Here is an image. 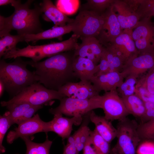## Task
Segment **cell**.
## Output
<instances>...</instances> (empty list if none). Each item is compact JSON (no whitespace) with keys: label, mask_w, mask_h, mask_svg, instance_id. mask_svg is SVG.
<instances>
[{"label":"cell","mask_w":154,"mask_h":154,"mask_svg":"<svg viewBox=\"0 0 154 154\" xmlns=\"http://www.w3.org/2000/svg\"><path fill=\"white\" fill-rule=\"evenodd\" d=\"M53 119L46 122V133L53 132L61 137L63 140L70 135L73 125H78L82 123L83 117H74L69 118L62 116V114L54 115Z\"/></svg>","instance_id":"9a60e30c"},{"label":"cell","mask_w":154,"mask_h":154,"mask_svg":"<svg viewBox=\"0 0 154 154\" xmlns=\"http://www.w3.org/2000/svg\"><path fill=\"white\" fill-rule=\"evenodd\" d=\"M121 98L129 114L140 118L143 116L146 110L144 103L138 96L134 94Z\"/></svg>","instance_id":"603a6c76"},{"label":"cell","mask_w":154,"mask_h":154,"mask_svg":"<svg viewBox=\"0 0 154 154\" xmlns=\"http://www.w3.org/2000/svg\"><path fill=\"white\" fill-rule=\"evenodd\" d=\"M46 122L42 120L37 114L29 120L18 125L14 130L10 131L7 136V141L11 144L19 137L33 135L37 133H46Z\"/></svg>","instance_id":"7c38bea8"},{"label":"cell","mask_w":154,"mask_h":154,"mask_svg":"<svg viewBox=\"0 0 154 154\" xmlns=\"http://www.w3.org/2000/svg\"><path fill=\"white\" fill-rule=\"evenodd\" d=\"M125 1L131 8L136 12L140 4L141 0H125Z\"/></svg>","instance_id":"bcb514c9"},{"label":"cell","mask_w":154,"mask_h":154,"mask_svg":"<svg viewBox=\"0 0 154 154\" xmlns=\"http://www.w3.org/2000/svg\"><path fill=\"white\" fill-rule=\"evenodd\" d=\"M98 65V69L95 76H98L110 72L109 64L104 53L100 58V63Z\"/></svg>","instance_id":"7bdbcfd3"},{"label":"cell","mask_w":154,"mask_h":154,"mask_svg":"<svg viewBox=\"0 0 154 154\" xmlns=\"http://www.w3.org/2000/svg\"><path fill=\"white\" fill-rule=\"evenodd\" d=\"M89 120L95 126V129L104 139L110 143L116 137L117 130L111 121L105 117L99 116L92 110L88 113Z\"/></svg>","instance_id":"ffe728a7"},{"label":"cell","mask_w":154,"mask_h":154,"mask_svg":"<svg viewBox=\"0 0 154 154\" xmlns=\"http://www.w3.org/2000/svg\"><path fill=\"white\" fill-rule=\"evenodd\" d=\"M83 154H97L90 136L83 149Z\"/></svg>","instance_id":"f6af8a7d"},{"label":"cell","mask_w":154,"mask_h":154,"mask_svg":"<svg viewBox=\"0 0 154 154\" xmlns=\"http://www.w3.org/2000/svg\"><path fill=\"white\" fill-rule=\"evenodd\" d=\"M102 96V109L106 119L111 121H119L129 114L116 90L105 92Z\"/></svg>","instance_id":"30bf717a"},{"label":"cell","mask_w":154,"mask_h":154,"mask_svg":"<svg viewBox=\"0 0 154 154\" xmlns=\"http://www.w3.org/2000/svg\"><path fill=\"white\" fill-rule=\"evenodd\" d=\"M67 143L64 146L63 154H79L73 135L67 139Z\"/></svg>","instance_id":"b9f144b4"},{"label":"cell","mask_w":154,"mask_h":154,"mask_svg":"<svg viewBox=\"0 0 154 154\" xmlns=\"http://www.w3.org/2000/svg\"><path fill=\"white\" fill-rule=\"evenodd\" d=\"M133 29L132 37L139 52H147L154 48V24L151 18L140 20Z\"/></svg>","instance_id":"9c48e42d"},{"label":"cell","mask_w":154,"mask_h":154,"mask_svg":"<svg viewBox=\"0 0 154 154\" xmlns=\"http://www.w3.org/2000/svg\"><path fill=\"white\" fill-rule=\"evenodd\" d=\"M75 56L64 52L41 62L32 60L27 63L35 69L37 81L47 89L58 91L63 86L76 78L72 67Z\"/></svg>","instance_id":"6da1fadb"},{"label":"cell","mask_w":154,"mask_h":154,"mask_svg":"<svg viewBox=\"0 0 154 154\" xmlns=\"http://www.w3.org/2000/svg\"><path fill=\"white\" fill-rule=\"evenodd\" d=\"M137 132L141 141L154 140V119L138 125Z\"/></svg>","instance_id":"4dcf8cb0"},{"label":"cell","mask_w":154,"mask_h":154,"mask_svg":"<svg viewBox=\"0 0 154 154\" xmlns=\"http://www.w3.org/2000/svg\"><path fill=\"white\" fill-rule=\"evenodd\" d=\"M114 0H88V9L100 14L104 13L112 5Z\"/></svg>","instance_id":"d6a6232c"},{"label":"cell","mask_w":154,"mask_h":154,"mask_svg":"<svg viewBox=\"0 0 154 154\" xmlns=\"http://www.w3.org/2000/svg\"><path fill=\"white\" fill-rule=\"evenodd\" d=\"M33 105L27 103H21L8 105L5 107L6 112L13 124L16 123L18 120L29 108Z\"/></svg>","instance_id":"f1b7e54d"},{"label":"cell","mask_w":154,"mask_h":154,"mask_svg":"<svg viewBox=\"0 0 154 154\" xmlns=\"http://www.w3.org/2000/svg\"><path fill=\"white\" fill-rule=\"evenodd\" d=\"M79 85V82H70L63 86L58 91L64 97L73 98Z\"/></svg>","instance_id":"8d00e7d4"},{"label":"cell","mask_w":154,"mask_h":154,"mask_svg":"<svg viewBox=\"0 0 154 154\" xmlns=\"http://www.w3.org/2000/svg\"><path fill=\"white\" fill-rule=\"evenodd\" d=\"M124 79L121 72H112L98 76H94L90 81L97 91L105 92L116 90Z\"/></svg>","instance_id":"d6986e66"},{"label":"cell","mask_w":154,"mask_h":154,"mask_svg":"<svg viewBox=\"0 0 154 154\" xmlns=\"http://www.w3.org/2000/svg\"><path fill=\"white\" fill-rule=\"evenodd\" d=\"M60 101L58 106L49 110L51 114L83 117L94 109L102 108V96L100 95L86 100L64 97Z\"/></svg>","instance_id":"52a82bcc"},{"label":"cell","mask_w":154,"mask_h":154,"mask_svg":"<svg viewBox=\"0 0 154 154\" xmlns=\"http://www.w3.org/2000/svg\"><path fill=\"white\" fill-rule=\"evenodd\" d=\"M21 3L19 0H0V6L10 4L14 7Z\"/></svg>","instance_id":"7dc6e473"},{"label":"cell","mask_w":154,"mask_h":154,"mask_svg":"<svg viewBox=\"0 0 154 154\" xmlns=\"http://www.w3.org/2000/svg\"></svg>","instance_id":"db71d44e"},{"label":"cell","mask_w":154,"mask_h":154,"mask_svg":"<svg viewBox=\"0 0 154 154\" xmlns=\"http://www.w3.org/2000/svg\"><path fill=\"white\" fill-rule=\"evenodd\" d=\"M154 66V52L134 55L125 63L121 72L124 78L129 75L139 76Z\"/></svg>","instance_id":"8fae6325"},{"label":"cell","mask_w":154,"mask_h":154,"mask_svg":"<svg viewBox=\"0 0 154 154\" xmlns=\"http://www.w3.org/2000/svg\"></svg>","instance_id":"f5cc1de1"},{"label":"cell","mask_w":154,"mask_h":154,"mask_svg":"<svg viewBox=\"0 0 154 154\" xmlns=\"http://www.w3.org/2000/svg\"><path fill=\"white\" fill-rule=\"evenodd\" d=\"M139 124L127 117L119 121L117 127V142L111 150L113 154H136L141 141L137 132Z\"/></svg>","instance_id":"8992f818"},{"label":"cell","mask_w":154,"mask_h":154,"mask_svg":"<svg viewBox=\"0 0 154 154\" xmlns=\"http://www.w3.org/2000/svg\"><path fill=\"white\" fill-rule=\"evenodd\" d=\"M78 38L79 37L73 34L68 39L59 42L40 45H29L22 48H16L5 54L3 59H15L23 57L30 58L35 62H39L45 58L75 50L79 45L77 42Z\"/></svg>","instance_id":"277c9868"},{"label":"cell","mask_w":154,"mask_h":154,"mask_svg":"<svg viewBox=\"0 0 154 154\" xmlns=\"http://www.w3.org/2000/svg\"><path fill=\"white\" fill-rule=\"evenodd\" d=\"M153 141L154 142V140L153 141Z\"/></svg>","instance_id":"816d5d0a"},{"label":"cell","mask_w":154,"mask_h":154,"mask_svg":"<svg viewBox=\"0 0 154 154\" xmlns=\"http://www.w3.org/2000/svg\"><path fill=\"white\" fill-rule=\"evenodd\" d=\"M145 111L143 116L140 118L143 123L154 119V103L144 102Z\"/></svg>","instance_id":"60d3db41"},{"label":"cell","mask_w":154,"mask_h":154,"mask_svg":"<svg viewBox=\"0 0 154 154\" xmlns=\"http://www.w3.org/2000/svg\"><path fill=\"white\" fill-rule=\"evenodd\" d=\"M72 67L76 78L84 81H90L98 69V65L92 61L79 56H75Z\"/></svg>","instance_id":"44dd1931"},{"label":"cell","mask_w":154,"mask_h":154,"mask_svg":"<svg viewBox=\"0 0 154 154\" xmlns=\"http://www.w3.org/2000/svg\"><path fill=\"white\" fill-rule=\"evenodd\" d=\"M5 90V87L3 82L0 80V97L2 96L4 91Z\"/></svg>","instance_id":"681fc988"},{"label":"cell","mask_w":154,"mask_h":154,"mask_svg":"<svg viewBox=\"0 0 154 154\" xmlns=\"http://www.w3.org/2000/svg\"><path fill=\"white\" fill-rule=\"evenodd\" d=\"M136 154H154V142L150 141H143L138 146Z\"/></svg>","instance_id":"f35d334b"},{"label":"cell","mask_w":154,"mask_h":154,"mask_svg":"<svg viewBox=\"0 0 154 154\" xmlns=\"http://www.w3.org/2000/svg\"><path fill=\"white\" fill-rule=\"evenodd\" d=\"M15 59L10 63L3 59L0 61V80L4 85L5 90L12 98L27 87L38 82L33 72L27 69L26 61L20 57Z\"/></svg>","instance_id":"3957f363"},{"label":"cell","mask_w":154,"mask_h":154,"mask_svg":"<svg viewBox=\"0 0 154 154\" xmlns=\"http://www.w3.org/2000/svg\"><path fill=\"white\" fill-rule=\"evenodd\" d=\"M64 97L58 91L47 89L38 82L27 87L7 101L1 102L2 107L12 104L27 103L33 106L51 104L54 100H60Z\"/></svg>","instance_id":"5b68a950"},{"label":"cell","mask_w":154,"mask_h":154,"mask_svg":"<svg viewBox=\"0 0 154 154\" xmlns=\"http://www.w3.org/2000/svg\"><path fill=\"white\" fill-rule=\"evenodd\" d=\"M125 78V81L116 89L121 97L128 96L135 94V85L138 78L134 76L129 75Z\"/></svg>","instance_id":"f546056e"},{"label":"cell","mask_w":154,"mask_h":154,"mask_svg":"<svg viewBox=\"0 0 154 154\" xmlns=\"http://www.w3.org/2000/svg\"><path fill=\"white\" fill-rule=\"evenodd\" d=\"M135 94L144 102L154 103V94L149 93L144 88L137 84L135 85Z\"/></svg>","instance_id":"74e56055"},{"label":"cell","mask_w":154,"mask_h":154,"mask_svg":"<svg viewBox=\"0 0 154 154\" xmlns=\"http://www.w3.org/2000/svg\"><path fill=\"white\" fill-rule=\"evenodd\" d=\"M102 15L104 23L99 36V40L102 44L106 46L120 35L123 30L120 26L112 5Z\"/></svg>","instance_id":"5bb4252c"},{"label":"cell","mask_w":154,"mask_h":154,"mask_svg":"<svg viewBox=\"0 0 154 154\" xmlns=\"http://www.w3.org/2000/svg\"><path fill=\"white\" fill-rule=\"evenodd\" d=\"M43 106H32L24 113L18 120L16 124L18 125L32 118L34 114L39 110L42 108Z\"/></svg>","instance_id":"ab89813d"},{"label":"cell","mask_w":154,"mask_h":154,"mask_svg":"<svg viewBox=\"0 0 154 154\" xmlns=\"http://www.w3.org/2000/svg\"><path fill=\"white\" fill-rule=\"evenodd\" d=\"M86 120L73 134L76 146L79 153L83 148L90 136L91 130Z\"/></svg>","instance_id":"83f0119b"},{"label":"cell","mask_w":154,"mask_h":154,"mask_svg":"<svg viewBox=\"0 0 154 154\" xmlns=\"http://www.w3.org/2000/svg\"><path fill=\"white\" fill-rule=\"evenodd\" d=\"M80 38L82 42L74 50V56L88 59L98 65L104 47L96 37H82Z\"/></svg>","instance_id":"2e32d148"},{"label":"cell","mask_w":154,"mask_h":154,"mask_svg":"<svg viewBox=\"0 0 154 154\" xmlns=\"http://www.w3.org/2000/svg\"><path fill=\"white\" fill-rule=\"evenodd\" d=\"M72 31L70 23L62 26H54L50 29L43 31L36 34L24 35V41L27 42L33 43L41 40L62 38L64 35Z\"/></svg>","instance_id":"7402d4cb"},{"label":"cell","mask_w":154,"mask_h":154,"mask_svg":"<svg viewBox=\"0 0 154 154\" xmlns=\"http://www.w3.org/2000/svg\"><path fill=\"white\" fill-rule=\"evenodd\" d=\"M79 83V86L73 98L86 100L100 95V92L96 89L90 81L80 80Z\"/></svg>","instance_id":"d4e9b609"},{"label":"cell","mask_w":154,"mask_h":154,"mask_svg":"<svg viewBox=\"0 0 154 154\" xmlns=\"http://www.w3.org/2000/svg\"><path fill=\"white\" fill-rule=\"evenodd\" d=\"M79 5L78 0H58L56 7L65 15H71L77 10Z\"/></svg>","instance_id":"e575fe53"},{"label":"cell","mask_w":154,"mask_h":154,"mask_svg":"<svg viewBox=\"0 0 154 154\" xmlns=\"http://www.w3.org/2000/svg\"><path fill=\"white\" fill-rule=\"evenodd\" d=\"M132 31L123 30L120 35L106 46L123 58L125 62L131 57L139 54L132 38Z\"/></svg>","instance_id":"4fadbf2b"},{"label":"cell","mask_w":154,"mask_h":154,"mask_svg":"<svg viewBox=\"0 0 154 154\" xmlns=\"http://www.w3.org/2000/svg\"><path fill=\"white\" fill-rule=\"evenodd\" d=\"M118 21L123 30L133 31L140 19L137 13L132 9L125 0H114L112 4Z\"/></svg>","instance_id":"e0dca14e"},{"label":"cell","mask_w":154,"mask_h":154,"mask_svg":"<svg viewBox=\"0 0 154 154\" xmlns=\"http://www.w3.org/2000/svg\"><path fill=\"white\" fill-rule=\"evenodd\" d=\"M52 143V141L48 139L47 135L44 142L42 143H36L38 154H49L50 149Z\"/></svg>","instance_id":"ee69618b"},{"label":"cell","mask_w":154,"mask_h":154,"mask_svg":"<svg viewBox=\"0 0 154 154\" xmlns=\"http://www.w3.org/2000/svg\"><path fill=\"white\" fill-rule=\"evenodd\" d=\"M33 1L28 0L14 7L15 11L10 16L0 15V34L16 30L18 35L36 34L43 30L39 17L41 13L39 6L30 8Z\"/></svg>","instance_id":"7a4b0ae2"},{"label":"cell","mask_w":154,"mask_h":154,"mask_svg":"<svg viewBox=\"0 0 154 154\" xmlns=\"http://www.w3.org/2000/svg\"><path fill=\"white\" fill-rule=\"evenodd\" d=\"M104 18L102 14L88 9L81 11L70 23L73 34L79 38L99 36L102 29Z\"/></svg>","instance_id":"ba28073f"},{"label":"cell","mask_w":154,"mask_h":154,"mask_svg":"<svg viewBox=\"0 0 154 154\" xmlns=\"http://www.w3.org/2000/svg\"><path fill=\"white\" fill-rule=\"evenodd\" d=\"M110 154H113L112 153L111 151L110 153Z\"/></svg>","instance_id":"f907efd6"},{"label":"cell","mask_w":154,"mask_h":154,"mask_svg":"<svg viewBox=\"0 0 154 154\" xmlns=\"http://www.w3.org/2000/svg\"><path fill=\"white\" fill-rule=\"evenodd\" d=\"M12 122L6 112L0 117V151L1 153L5 151V149L2 145L5 135L8 129L12 125Z\"/></svg>","instance_id":"d590c367"},{"label":"cell","mask_w":154,"mask_h":154,"mask_svg":"<svg viewBox=\"0 0 154 154\" xmlns=\"http://www.w3.org/2000/svg\"><path fill=\"white\" fill-rule=\"evenodd\" d=\"M42 18L47 22H52L55 26L62 27L73 22L61 11L50 0H43L39 5Z\"/></svg>","instance_id":"ac0fdd59"},{"label":"cell","mask_w":154,"mask_h":154,"mask_svg":"<svg viewBox=\"0 0 154 154\" xmlns=\"http://www.w3.org/2000/svg\"><path fill=\"white\" fill-rule=\"evenodd\" d=\"M26 154H38L36 144H32L28 145L26 148Z\"/></svg>","instance_id":"c3c4849f"},{"label":"cell","mask_w":154,"mask_h":154,"mask_svg":"<svg viewBox=\"0 0 154 154\" xmlns=\"http://www.w3.org/2000/svg\"><path fill=\"white\" fill-rule=\"evenodd\" d=\"M103 53L109 63L110 72H121L125 62L123 58L108 47H104Z\"/></svg>","instance_id":"484cf974"},{"label":"cell","mask_w":154,"mask_h":154,"mask_svg":"<svg viewBox=\"0 0 154 154\" xmlns=\"http://www.w3.org/2000/svg\"><path fill=\"white\" fill-rule=\"evenodd\" d=\"M0 57L9 52L16 48L20 42L25 41L24 35H12L10 33L0 34Z\"/></svg>","instance_id":"cb8c5ba5"},{"label":"cell","mask_w":154,"mask_h":154,"mask_svg":"<svg viewBox=\"0 0 154 154\" xmlns=\"http://www.w3.org/2000/svg\"><path fill=\"white\" fill-rule=\"evenodd\" d=\"M136 84L145 89L149 93L154 94V66L147 73L138 79Z\"/></svg>","instance_id":"836d02e7"},{"label":"cell","mask_w":154,"mask_h":154,"mask_svg":"<svg viewBox=\"0 0 154 154\" xmlns=\"http://www.w3.org/2000/svg\"><path fill=\"white\" fill-rule=\"evenodd\" d=\"M90 137L97 154H110V143L106 141L94 129L90 131Z\"/></svg>","instance_id":"4316f807"},{"label":"cell","mask_w":154,"mask_h":154,"mask_svg":"<svg viewBox=\"0 0 154 154\" xmlns=\"http://www.w3.org/2000/svg\"><path fill=\"white\" fill-rule=\"evenodd\" d=\"M136 13L140 20L154 17V0H141Z\"/></svg>","instance_id":"1f68e13d"}]
</instances>
